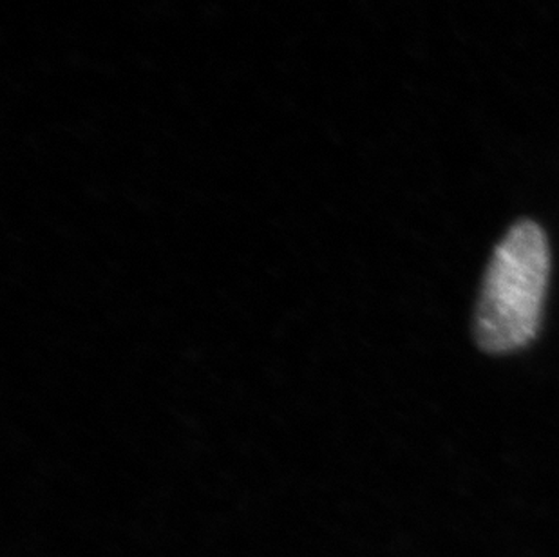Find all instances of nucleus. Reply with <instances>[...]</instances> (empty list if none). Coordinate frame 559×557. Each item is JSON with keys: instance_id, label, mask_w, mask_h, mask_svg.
I'll use <instances>...</instances> for the list:
<instances>
[{"instance_id": "1", "label": "nucleus", "mask_w": 559, "mask_h": 557, "mask_svg": "<svg viewBox=\"0 0 559 557\" xmlns=\"http://www.w3.org/2000/svg\"><path fill=\"white\" fill-rule=\"evenodd\" d=\"M550 252L542 226L518 222L492 252L476 306L481 349L512 353L538 333L549 288Z\"/></svg>"}]
</instances>
